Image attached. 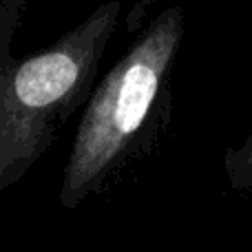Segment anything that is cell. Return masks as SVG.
I'll use <instances>...</instances> for the list:
<instances>
[{
	"mask_svg": "<svg viewBox=\"0 0 252 252\" xmlns=\"http://www.w3.org/2000/svg\"><path fill=\"white\" fill-rule=\"evenodd\" d=\"M29 0H0V195L18 184L87 106L122 2L91 11L44 51L13 58Z\"/></svg>",
	"mask_w": 252,
	"mask_h": 252,
	"instance_id": "6da1fadb",
	"label": "cell"
},
{
	"mask_svg": "<svg viewBox=\"0 0 252 252\" xmlns=\"http://www.w3.org/2000/svg\"><path fill=\"white\" fill-rule=\"evenodd\" d=\"M184 31L182 4L164 9L95 84L62 173L58 199L64 208L97 195L128 159L166 91Z\"/></svg>",
	"mask_w": 252,
	"mask_h": 252,
	"instance_id": "7a4b0ae2",
	"label": "cell"
},
{
	"mask_svg": "<svg viewBox=\"0 0 252 252\" xmlns=\"http://www.w3.org/2000/svg\"><path fill=\"white\" fill-rule=\"evenodd\" d=\"M223 166L232 190H252V130L237 148H228Z\"/></svg>",
	"mask_w": 252,
	"mask_h": 252,
	"instance_id": "3957f363",
	"label": "cell"
}]
</instances>
